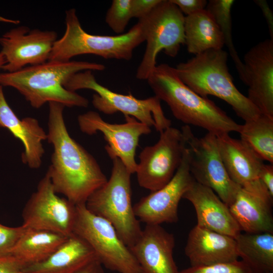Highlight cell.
<instances>
[{
  "label": "cell",
  "mask_w": 273,
  "mask_h": 273,
  "mask_svg": "<svg viewBox=\"0 0 273 273\" xmlns=\"http://www.w3.org/2000/svg\"><path fill=\"white\" fill-rule=\"evenodd\" d=\"M0 22L7 23H11V24H16V25L20 23V21L19 20L7 18L2 17L1 16H0Z\"/></svg>",
  "instance_id": "74e56055"
},
{
  "label": "cell",
  "mask_w": 273,
  "mask_h": 273,
  "mask_svg": "<svg viewBox=\"0 0 273 273\" xmlns=\"http://www.w3.org/2000/svg\"><path fill=\"white\" fill-rule=\"evenodd\" d=\"M184 32L187 50L195 55L222 49L224 44L219 26L206 9L185 17Z\"/></svg>",
  "instance_id": "cb8c5ba5"
},
{
  "label": "cell",
  "mask_w": 273,
  "mask_h": 273,
  "mask_svg": "<svg viewBox=\"0 0 273 273\" xmlns=\"http://www.w3.org/2000/svg\"><path fill=\"white\" fill-rule=\"evenodd\" d=\"M238 132L260 158L273 164V117L261 114L240 124Z\"/></svg>",
  "instance_id": "4316f807"
},
{
  "label": "cell",
  "mask_w": 273,
  "mask_h": 273,
  "mask_svg": "<svg viewBox=\"0 0 273 273\" xmlns=\"http://www.w3.org/2000/svg\"><path fill=\"white\" fill-rule=\"evenodd\" d=\"M65 24L64 34L55 42L48 61L68 62L73 57L85 54L128 61L133 50L145 41L140 21L125 33L114 36L94 35L83 29L75 9H71L66 11Z\"/></svg>",
  "instance_id": "5b68a950"
},
{
  "label": "cell",
  "mask_w": 273,
  "mask_h": 273,
  "mask_svg": "<svg viewBox=\"0 0 273 273\" xmlns=\"http://www.w3.org/2000/svg\"><path fill=\"white\" fill-rule=\"evenodd\" d=\"M228 53L222 49L209 50L175 68L180 79L199 96L216 97L229 104L245 121L261 113L235 85L228 66Z\"/></svg>",
  "instance_id": "277c9868"
},
{
  "label": "cell",
  "mask_w": 273,
  "mask_h": 273,
  "mask_svg": "<svg viewBox=\"0 0 273 273\" xmlns=\"http://www.w3.org/2000/svg\"><path fill=\"white\" fill-rule=\"evenodd\" d=\"M194 180L189 169L188 150L186 146L180 164L171 179L133 205L136 217L146 224L176 222L179 202Z\"/></svg>",
  "instance_id": "5bb4252c"
},
{
  "label": "cell",
  "mask_w": 273,
  "mask_h": 273,
  "mask_svg": "<svg viewBox=\"0 0 273 273\" xmlns=\"http://www.w3.org/2000/svg\"><path fill=\"white\" fill-rule=\"evenodd\" d=\"M57 40L53 30H30L25 26L9 30L0 37V53L5 60L1 69L11 73L48 62Z\"/></svg>",
  "instance_id": "9a60e30c"
},
{
  "label": "cell",
  "mask_w": 273,
  "mask_h": 273,
  "mask_svg": "<svg viewBox=\"0 0 273 273\" xmlns=\"http://www.w3.org/2000/svg\"><path fill=\"white\" fill-rule=\"evenodd\" d=\"M26 265L10 253L0 254V273H23Z\"/></svg>",
  "instance_id": "1f68e13d"
},
{
  "label": "cell",
  "mask_w": 273,
  "mask_h": 273,
  "mask_svg": "<svg viewBox=\"0 0 273 273\" xmlns=\"http://www.w3.org/2000/svg\"><path fill=\"white\" fill-rule=\"evenodd\" d=\"M5 60L3 55L0 53V69L5 65Z\"/></svg>",
  "instance_id": "f35d334b"
},
{
  "label": "cell",
  "mask_w": 273,
  "mask_h": 273,
  "mask_svg": "<svg viewBox=\"0 0 273 273\" xmlns=\"http://www.w3.org/2000/svg\"><path fill=\"white\" fill-rule=\"evenodd\" d=\"M73 234L90 247L103 267L118 273H143L130 249L113 225L89 212L85 204L76 205Z\"/></svg>",
  "instance_id": "9c48e42d"
},
{
  "label": "cell",
  "mask_w": 273,
  "mask_h": 273,
  "mask_svg": "<svg viewBox=\"0 0 273 273\" xmlns=\"http://www.w3.org/2000/svg\"><path fill=\"white\" fill-rule=\"evenodd\" d=\"M188 150L191 174L197 183L212 190L227 206L233 201L240 186L230 177L221 159L216 135L207 132L196 137L190 127H181Z\"/></svg>",
  "instance_id": "30bf717a"
},
{
  "label": "cell",
  "mask_w": 273,
  "mask_h": 273,
  "mask_svg": "<svg viewBox=\"0 0 273 273\" xmlns=\"http://www.w3.org/2000/svg\"><path fill=\"white\" fill-rule=\"evenodd\" d=\"M174 235L160 225L146 224L131 252L143 273H180L174 260Z\"/></svg>",
  "instance_id": "ac0fdd59"
},
{
  "label": "cell",
  "mask_w": 273,
  "mask_h": 273,
  "mask_svg": "<svg viewBox=\"0 0 273 273\" xmlns=\"http://www.w3.org/2000/svg\"><path fill=\"white\" fill-rule=\"evenodd\" d=\"M255 3L260 8L266 21L270 39H273V14L267 3L264 0H257Z\"/></svg>",
  "instance_id": "d590c367"
},
{
  "label": "cell",
  "mask_w": 273,
  "mask_h": 273,
  "mask_svg": "<svg viewBox=\"0 0 273 273\" xmlns=\"http://www.w3.org/2000/svg\"><path fill=\"white\" fill-rule=\"evenodd\" d=\"M161 0H131L130 10L132 18L139 20L146 16Z\"/></svg>",
  "instance_id": "d6a6232c"
},
{
  "label": "cell",
  "mask_w": 273,
  "mask_h": 273,
  "mask_svg": "<svg viewBox=\"0 0 273 273\" xmlns=\"http://www.w3.org/2000/svg\"><path fill=\"white\" fill-rule=\"evenodd\" d=\"M220 156L231 179L241 187L259 180L263 160L243 141L225 133L216 135Z\"/></svg>",
  "instance_id": "7402d4cb"
},
{
  "label": "cell",
  "mask_w": 273,
  "mask_h": 273,
  "mask_svg": "<svg viewBox=\"0 0 273 273\" xmlns=\"http://www.w3.org/2000/svg\"><path fill=\"white\" fill-rule=\"evenodd\" d=\"M185 17L170 0H161L149 14L139 20L143 25L146 48L136 70L137 79H148L157 66L160 52L171 57L177 55L185 42Z\"/></svg>",
  "instance_id": "ba28073f"
},
{
  "label": "cell",
  "mask_w": 273,
  "mask_h": 273,
  "mask_svg": "<svg viewBox=\"0 0 273 273\" xmlns=\"http://www.w3.org/2000/svg\"><path fill=\"white\" fill-rule=\"evenodd\" d=\"M125 122L110 123L104 120L95 111H89L78 115L81 131L89 135L101 132L107 142L105 150L111 159L117 157L132 174L135 173L137 163L135 154L140 136L151 131L150 127L134 117L125 115Z\"/></svg>",
  "instance_id": "4fadbf2b"
},
{
  "label": "cell",
  "mask_w": 273,
  "mask_h": 273,
  "mask_svg": "<svg viewBox=\"0 0 273 273\" xmlns=\"http://www.w3.org/2000/svg\"><path fill=\"white\" fill-rule=\"evenodd\" d=\"M68 90L76 92L81 89L94 90L92 104L98 111L113 114L121 112L124 116L134 117L149 127L154 126L160 132L171 126L162 109L160 100L156 96L139 99L131 94L122 95L114 92L99 84L91 70L76 73L63 84Z\"/></svg>",
  "instance_id": "52a82bcc"
},
{
  "label": "cell",
  "mask_w": 273,
  "mask_h": 273,
  "mask_svg": "<svg viewBox=\"0 0 273 273\" xmlns=\"http://www.w3.org/2000/svg\"><path fill=\"white\" fill-rule=\"evenodd\" d=\"M147 80L155 96L165 102L173 116L186 125L200 127L216 135L238 132L240 124L213 101L190 89L175 68L166 63L156 66Z\"/></svg>",
  "instance_id": "3957f363"
},
{
  "label": "cell",
  "mask_w": 273,
  "mask_h": 273,
  "mask_svg": "<svg viewBox=\"0 0 273 273\" xmlns=\"http://www.w3.org/2000/svg\"><path fill=\"white\" fill-rule=\"evenodd\" d=\"M181 12L187 16L205 9L207 2L206 0H170Z\"/></svg>",
  "instance_id": "836d02e7"
},
{
  "label": "cell",
  "mask_w": 273,
  "mask_h": 273,
  "mask_svg": "<svg viewBox=\"0 0 273 273\" xmlns=\"http://www.w3.org/2000/svg\"><path fill=\"white\" fill-rule=\"evenodd\" d=\"M130 1L113 0L106 13V23L118 35L123 32L132 18Z\"/></svg>",
  "instance_id": "f1b7e54d"
},
{
  "label": "cell",
  "mask_w": 273,
  "mask_h": 273,
  "mask_svg": "<svg viewBox=\"0 0 273 273\" xmlns=\"http://www.w3.org/2000/svg\"><path fill=\"white\" fill-rule=\"evenodd\" d=\"M180 273H254L242 260L214 264L206 266H190Z\"/></svg>",
  "instance_id": "f546056e"
},
{
  "label": "cell",
  "mask_w": 273,
  "mask_h": 273,
  "mask_svg": "<svg viewBox=\"0 0 273 273\" xmlns=\"http://www.w3.org/2000/svg\"><path fill=\"white\" fill-rule=\"evenodd\" d=\"M105 69L104 65L95 62L48 61L14 72L0 73V85L15 88L34 108H40L47 102H57L68 107L86 108L88 100L67 90L63 84L76 73Z\"/></svg>",
  "instance_id": "7a4b0ae2"
},
{
  "label": "cell",
  "mask_w": 273,
  "mask_h": 273,
  "mask_svg": "<svg viewBox=\"0 0 273 273\" xmlns=\"http://www.w3.org/2000/svg\"><path fill=\"white\" fill-rule=\"evenodd\" d=\"M258 178L273 198V164H263L260 168Z\"/></svg>",
  "instance_id": "e575fe53"
},
{
  "label": "cell",
  "mask_w": 273,
  "mask_h": 273,
  "mask_svg": "<svg viewBox=\"0 0 273 273\" xmlns=\"http://www.w3.org/2000/svg\"><path fill=\"white\" fill-rule=\"evenodd\" d=\"M47 140L53 146L47 172L55 192L75 205L85 204L107 178L95 158L70 135L64 121L65 107L49 103Z\"/></svg>",
  "instance_id": "6da1fadb"
},
{
  "label": "cell",
  "mask_w": 273,
  "mask_h": 273,
  "mask_svg": "<svg viewBox=\"0 0 273 273\" xmlns=\"http://www.w3.org/2000/svg\"><path fill=\"white\" fill-rule=\"evenodd\" d=\"M185 252L191 266L232 262L239 258L234 238L198 225L189 234Z\"/></svg>",
  "instance_id": "ffe728a7"
},
{
  "label": "cell",
  "mask_w": 273,
  "mask_h": 273,
  "mask_svg": "<svg viewBox=\"0 0 273 273\" xmlns=\"http://www.w3.org/2000/svg\"><path fill=\"white\" fill-rule=\"evenodd\" d=\"M272 199L259 180L248 187H240L229 208L241 231L273 233Z\"/></svg>",
  "instance_id": "e0dca14e"
},
{
  "label": "cell",
  "mask_w": 273,
  "mask_h": 273,
  "mask_svg": "<svg viewBox=\"0 0 273 273\" xmlns=\"http://www.w3.org/2000/svg\"><path fill=\"white\" fill-rule=\"evenodd\" d=\"M96 259L90 247L73 234L46 259L26 266L23 273H75Z\"/></svg>",
  "instance_id": "603a6c76"
},
{
  "label": "cell",
  "mask_w": 273,
  "mask_h": 273,
  "mask_svg": "<svg viewBox=\"0 0 273 273\" xmlns=\"http://www.w3.org/2000/svg\"><path fill=\"white\" fill-rule=\"evenodd\" d=\"M76 216V205L57 195L46 173L23 209L22 225L69 237L73 234Z\"/></svg>",
  "instance_id": "7c38bea8"
},
{
  "label": "cell",
  "mask_w": 273,
  "mask_h": 273,
  "mask_svg": "<svg viewBox=\"0 0 273 273\" xmlns=\"http://www.w3.org/2000/svg\"><path fill=\"white\" fill-rule=\"evenodd\" d=\"M234 2V0H210L207 3L206 10L213 16L219 26L223 35L224 44L228 47L239 77L244 83V64L238 56L232 40L231 8Z\"/></svg>",
  "instance_id": "83f0119b"
},
{
  "label": "cell",
  "mask_w": 273,
  "mask_h": 273,
  "mask_svg": "<svg viewBox=\"0 0 273 273\" xmlns=\"http://www.w3.org/2000/svg\"><path fill=\"white\" fill-rule=\"evenodd\" d=\"M239 257L254 273H273V233H240L235 239Z\"/></svg>",
  "instance_id": "484cf974"
},
{
  "label": "cell",
  "mask_w": 273,
  "mask_h": 273,
  "mask_svg": "<svg viewBox=\"0 0 273 273\" xmlns=\"http://www.w3.org/2000/svg\"><path fill=\"white\" fill-rule=\"evenodd\" d=\"M158 141L140 153L135 171L139 185L151 192L172 178L180 164L186 140L181 130L171 126L160 132Z\"/></svg>",
  "instance_id": "8fae6325"
},
{
  "label": "cell",
  "mask_w": 273,
  "mask_h": 273,
  "mask_svg": "<svg viewBox=\"0 0 273 273\" xmlns=\"http://www.w3.org/2000/svg\"><path fill=\"white\" fill-rule=\"evenodd\" d=\"M247 98L261 114L273 117V39L252 47L244 58Z\"/></svg>",
  "instance_id": "2e32d148"
},
{
  "label": "cell",
  "mask_w": 273,
  "mask_h": 273,
  "mask_svg": "<svg viewBox=\"0 0 273 273\" xmlns=\"http://www.w3.org/2000/svg\"><path fill=\"white\" fill-rule=\"evenodd\" d=\"M0 126L8 129L22 143L24 148L21 156L22 162L30 168H39L44 153L42 142L47 140V133L36 119L28 117L20 119L17 116L8 105L1 85Z\"/></svg>",
  "instance_id": "44dd1931"
},
{
  "label": "cell",
  "mask_w": 273,
  "mask_h": 273,
  "mask_svg": "<svg viewBox=\"0 0 273 273\" xmlns=\"http://www.w3.org/2000/svg\"><path fill=\"white\" fill-rule=\"evenodd\" d=\"M183 198L193 205L197 225L235 239L241 233L229 207L211 189L194 180Z\"/></svg>",
  "instance_id": "d6986e66"
},
{
  "label": "cell",
  "mask_w": 273,
  "mask_h": 273,
  "mask_svg": "<svg viewBox=\"0 0 273 273\" xmlns=\"http://www.w3.org/2000/svg\"><path fill=\"white\" fill-rule=\"evenodd\" d=\"M112 160L109 179L90 195L85 205L92 213L109 222L130 248L142 231L131 203V174L118 158Z\"/></svg>",
  "instance_id": "8992f818"
},
{
  "label": "cell",
  "mask_w": 273,
  "mask_h": 273,
  "mask_svg": "<svg viewBox=\"0 0 273 273\" xmlns=\"http://www.w3.org/2000/svg\"><path fill=\"white\" fill-rule=\"evenodd\" d=\"M68 237L51 232L27 228L8 253L16 256L26 266L35 264L48 258Z\"/></svg>",
  "instance_id": "d4e9b609"
},
{
  "label": "cell",
  "mask_w": 273,
  "mask_h": 273,
  "mask_svg": "<svg viewBox=\"0 0 273 273\" xmlns=\"http://www.w3.org/2000/svg\"><path fill=\"white\" fill-rule=\"evenodd\" d=\"M75 273H105V272L103 266L97 259H96Z\"/></svg>",
  "instance_id": "8d00e7d4"
},
{
  "label": "cell",
  "mask_w": 273,
  "mask_h": 273,
  "mask_svg": "<svg viewBox=\"0 0 273 273\" xmlns=\"http://www.w3.org/2000/svg\"><path fill=\"white\" fill-rule=\"evenodd\" d=\"M26 229L22 224L9 227L0 223V254L8 253Z\"/></svg>",
  "instance_id": "4dcf8cb0"
}]
</instances>
